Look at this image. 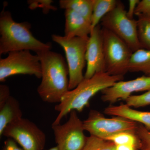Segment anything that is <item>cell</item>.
Masks as SVG:
<instances>
[{
  "label": "cell",
  "mask_w": 150,
  "mask_h": 150,
  "mask_svg": "<svg viewBox=\"0 0 150 150\" xmlns=\"http://www.w3.org/2000/svg\"><path fill=\"white\" fill-rule=\"evenodd\" d=\"M149 90L150 76H144L133 80L117 82L101 91V98L103 102L112 104L119 100H126L133 93Z\"/></svg>",
  "instance_id": "7c38bea8"
},
{
  "label": "cell",
  "mask_w": 150,
  "mask_h": 150,
  "mask_svg": "<svg viewBox=\"0 0 150 150\" xmlns=\"http://www.w3.org/2000/svg\"><path fill=\"white\" fill-rule=\"evenodd\" d=\"M41 64V81L37 92L44 102H61L69 91V69L61 54L50 50L36 53Z\"/></svg>",
  "instance_id": "6da1fadb"
},
{
  "label": "cell",
  "mask_w": 150,
  "mask_h": 150,
  "mask_svg": "<svg viewBox=\"0 0 150 150\" xmlns=\"http://www.w3.org/2000/svg\"><path fill=\"white\" fill-rule=\"evenodd\" d=\"M106 141L113 142L115 145H131L139 147V140L135 132L125 131L108 137Z\"/></svg>",
  "instance_id": "ffe728a7"
},
{
  "label": "cell",
  "mask_w": 150,
  "mask_h": 150,
  "mask_svg": "<svg viewBox=\"0 0 150 150\" xmlns=\"http://www.w3.org/2000/svg\"><path fill=\"white\" fill-rule=\"evenodd\" d=\"M129 72H142L150 76V51L139 49L134 52L129 63Z\"/></svg>",
  "instance_id": "2e32d148"
},
{
  "label": "cell",
  "mask_w": 150,
  "mask_h": 150,
  "mask_svg": "<svg viewBox=\"0 0 150 150\" xmlns=\"http://www.w3.org/2000/svg\"><path fill=\"white\" fill-rule=\"evenodd\" d=\"M53 1L51 0H30L28 1V7L31 10H34L37 8L43 9V13H48L50 10L56 11V7L52 5Z\"/></svg>",
  "instance_id": "cb8c5ba5"
},
{
  "label": "cell",
  "mask_w": 150,
  "mask_h": 150,
  "mask_svg": "<svg viewBox=\"0 0 150 150\" xmlns=\"http://www.w3.org/2000/svg\"><path fill=\"white\" fill-rule=\"evenodd\" d=\"M49 150H58V148L57 146L51 148Z\"/></svg>",
  "instance_id": "f546056e"
},
{
  "label": "cell",
  "mask_w": 150,
  "mask_h": 150,
  "mask_svg": "<svg viewBox=\"0 0 150 150\" xmlns=\"http://www.w3.org/2000/svg\"><path fill=\"white\" fill-rule=\"evenodd\" d=\"M55 141L59 150H82L87 137L84 131L83 121L76 110L70 112L69 120L63 124L52 125Z\"/></svg>",
  "instance_id": "30bf717a"
},
{
  "label": "cell",
  "mask_w": 150,
  "mask_h": 150,
  "mask_svg": "<svg viewBox=\"0 0 150 150\" xmlns=\"http://www.w3.org/2000/svg\"><path fill=\"white\" fill-rule=\"evenodd\" d=\"M135 133L139 143L138 150H150V130L138 123Z\"/></svg>",
  "instance_id": "7402d4cb"
},
{
  "label": "cell",
  "mask_w": 150,
  "mask_h": 150,
  "mask_svg": "<svg viewBox=\"0 0 150 150\" xmlns=\"http://www.w3.org/2000/svg\"><path fill=\"white\" fill-rule=\"evenodd\" d=\"M118 1L116 0H93L91 18L92 29L98 25L102 19L115 7Z\"/></svg>",
  "instance_id": "ac0fdd59"
},
{
  "label": "cell",
  "mask_w": 150,
  "mask_h": 150,
  "mask_svg": "<svg viewBox=\"0 0 150 150\" xmlns=\"http://www.w3.org/2000/svg\"><path fill=\"white\" fill-rule=\"evenodd\" d=\"M82 150H115V145L110 141L90 135L87 137Z\"/></svg>",
  "instance_id": "44dd1931"
},
{
  "label": "cell",
  "mask_w": 150,
  "mask_h": 150,
  "mask_svg": "<svg viewBox=\"0 0 150 150\" xmlns=\"http://www.w3.org/2000/svg\"><path fill=\"white\" fill-rule=\"evenodd\" d=\"M134 14L150 18V0H142L137 4Z\"/></svg>",
  "instance_id": "d4e9b609"
},
{
  "label": "cell",
  "mask_w": 150,
  "mask_h": 150,
  "mask_svg": "<svg viewBox=\"0 0 150 150\" xmlns=\"http://www.w3.org/2000/svg\"><path fill=\"white\" fill-rule=\"evenodd\" d=\"M101 28L99 24L97 25L92 29L89 37L86 54L85 79H90L96 73L105 72Z\"/></svg>",
  "instance_id": "8fae6325"
},
{
  "label": "cell",
  "mask_w": 150,
  "mask_h": 150,
  "mask_svg": "<svg viewBox=\"0 0 150 150\" xmlns=\"http://www.w3.org/2000/svg\"><path fill=\"white\" fill-rule=\"evenodd\" d=\"M2 136L14 140L23 150H43L46 135L35 123L21 118L6 127Z\"/></svg>",
  "instance_id": "9c48e42d"
},
{
  "label": "cell",
  "mask_w": 150,
  "mask_h": 150,
  "mask_svg": "<svg viewBox=\"0 0 150 150\" xmlns=\"http://www.w3.org/2000/svg\"><path fill=\"white\" fill-rule=\"evenodd\" d=\"M4 8L0 14V55L13 51L28 50L38 53L50 50L51 44L38 40L31 33L28 22L15 21L11 14Z\"/></svg>",
  "instance_id": "3957f363"
},
{
  "label": "cell",
  "mask_w": 150,
  "mask_h": 150,
  "mask_svg": "<svg viewBox=\"0 0 150 150\" xmlns=\"http://www.w3.org/2000/svg\"><path fill=\"white\" fill-rule=\"evenodd\" d=\"M83 123L85 131L88 132L91 136L104 140L121 132H135L138 124L135 121L120 116L106 118L96 110L90 111Z\"/></svg>",
  "instance_id": "52a82bcc"
},
{
  "label": "cell",
  "mask_w": 150,
  "mask_h": 150,
  "mask_svg": "<svg viewBox=\"0 0 150 150\" xmlns=\"http://www.w3.org/2000/svg\"><path fill=\"white\" fill-rule=\"evenodd\" d=\"M104 112L107 115L120 116L141 123L150 130V112L135 110L126 104H121L108 106L105 109Z\"/></svg>",
  "instance_id": "5bb4252c"
},
{
  "label": "cell",
  "mask_w": 150,
  "mask_h": 150,
  "mask_svg": "<svg viewBox=\"0 0 150 150\" xmlns=\"http://www.w3.org/2000/svg\"><path fill=\"white\" fill-rule=\"evenodd\" d=\"M8 86L6 85H0V107L3 106L10 97Z\"/></svg>",
  "instance_id": "484cf974"
},
{
  "label": "cell",
  "mask_w": 150,
  "mask_h": 150,
  "mask_svg": "<svg viewBox=\"0 0 150 150\" xmlns=\"http://www.w3.org/2000/svg\"><path fill=\"white\" fill-rule=\"evenodd\" d=\"M129 107L139 108L150 105V90L139 95L131 96L126 100Z\"/></svg>",
  "instance_id": "603a6c76"
},
{
  "label": "cell",
  "mask_w": 150,
  "mask_h": 150,
  "mask_svg": "<svg viewBox=\"0 0 150 150\" xmlns=\"http://www.w3.org/2000/svg\"><path fill=\"white\" fill-rule=\"evenodd\" d=\"M101 25L124 41L133 53L141 49L137 35V21L127 16L121 1H118L115 7L102 19Z\"/></svg>",
  "instance_id": "8992f818"
},
{
  "label": "cell",
  "mask_w": 150,
  "mask_h": 150,
  "mask_svg": "<svg viewBox=\"0 0 150 150\" xmlns=\"http://www.w3.org/2000/svg\"><path fill=\"white\" fill-rule=\"evenodd\" d=\"M64 35L67 38H87L91 33V23L71 10L65 11Z\"/></svg>",
  "instance_id": "4fadbf2b"
},
{
  "label": "cell",
  "mask_w": 150,
  "mask_h": 150,
  "mask_svg": "<svg viewBox=\"0 0 150 150\" xmlns=\"http://www.w3.org/2000/svg\"><path fill=\"white\" fill-rule=\"evenodd\" d=\"M18 74L34 76L40 79L41 64L37 54L33 55L28 50L8 53L7 57L0 59V81H5L11 76Z\"/></svg>",
  "instance_id": "ba28073f"
},
{
  "label": "cell",
  "mask_w": 150,
  "mask_h": 150,
  "mask_svg": "<svg viewBox=\"0 0 150 150\" xmlns=\"http://www.w3.org/2000/svg\"><path fill=\"white\" fill-rule=\"evenodd\" d=\"M3 150H23L17 144L16 142L10 138H8L4 143Z\"/></svg>",
  "instance_id": "4316f807"
},
{
  "label": "cell",
  "mask_w": 150,
  "mask_h": 150,
  "mask_svg": "<svg viewBox=\"0 0 150 150\" xmlns=\"http://www.w3.org/2000/svg\"><path fill=\"white\" fill-rule=\"evenodd\" d=\"M123 79V76H111L105 72L96 73L90 79L84 78L75 88L67 92L55 106V110L59 113L52 125L61 123L64 117L72 110L81 112L97 93Z\"/></svg>",
  "instance_id": "7a4b0ae2"
},
{
  "label": "cell",
  "mask_w": 150,
  "mask_h": 150,
  "mask_svg": "<svg viewBox=\"0 0 150 150\" xmlns=\"http://www.w3.org/2000/svg\"><path fill=\"white\" fill-rule=\"evenodd\" d=\"M23 113L19 102L10 96L5 104L0 107V137L9 124L22 118Z\"/></svg>",
  "instance_id": "9a60e30c"
},
{
  "label": "cell",
  "mask_w": 150,
  "mask_h": 150,
  "mask_svg": "<svg viewBox=\"0 0 150 150\" xmlns=\"http://www.w3.org/2000/svg\"><path fill=\"white\" fill-rule=\"evenodd\" d=\"M139 147L131 145H115V150H138Z\"/></svg>",
  "instance_id": "f1b7e54d"
},
{
  "label": "cell",
  "mask_w": 150,
  "mask_h": 150,
  "mask_svg": "<svg viewBox=\"0 0 150 150\" xmlns=\"http://www.w3.org/2000/svg\"><path fill=\"white\" fill-rule=\"evenodd\" d=\"M137 35L141 48L150 51V18L138 16Z\"/></svg>",
  "instance_id": "d6986e66"
},
{
  "label": "cell",
  "mask_w": 150,
  "mask_h": 150,
  "mask_svg": "<svg viewBox=\"0 0 150 150\" xmlns=\"http://www.w3.org/2000/svg\"><path fill=\"white\" fill-rule=\"evenodd\" d=\"M105 72L113 76H124L129 72L133 52L124 41L104 28H101Z\"/></svg>",
  "instance_id": "277c9868"
},
{
  "label": "cell",
  "mask_w": 150,
  "mask_h": 150,
  "mask_svg": "<svg viewBox=\"0 0 150 150\" xmlns=\"http://www.w3.org/2000/svg\"><path fill=\"white\" fill-rule=\"evenodd\" d=\"M140 1L139 0H129V7L128 11H127V16L131 19H134V15L136 10L137 4Z\"/></svg>",
  "instance_id": "83f0119b"
},
{
  "label": "cell",
  "mask_w": 150,
  "mask_h": 150,
  "mask_svg": "<svg viewBox=\"0 0 150 150\" xmlns=\"http://www.w3.org/2000/svg\"><path fill=\"white\" fill-rule=\"evenodd\" d=\"M89 37L68 38L56 34L51 35L52 40L65 51L69 69V90L75 88L84 79L83 70L86 63V54Z\"/></svg>",
  "instance_id": "5b68a950"
},
{
  "label": "cell",
  "mask_w": 150,
  "mask_h": 150,
  "mask_svg": "<svg viewBox=\"0 0 150 150\" xmlns=\"http://www.w3.org/2000/svg\"><path fill=\"white\" fill-rule=\"evenodd\" d=\"M61 8L74 11L91 23L93 0H60Z\"/></svg>",
  "instance_id": "e0dca14e"
}]
</instances>
